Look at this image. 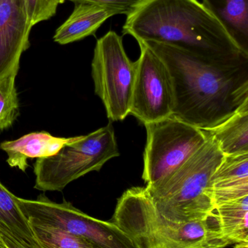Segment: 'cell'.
I'll return each mask as SVG.
<instances>
[{
	"mask_svg": "<svg viewBox=\"0 0 248 248\" xmlns=\"http://www.w3.org/2000/svg\"><path fill=\"white\" fill-rule=\"evenodd\" d=\"M147 44L167 65L174 84L173 116L199 129L214 128L248 100V58L214 62L174 46Z\"/></svg>",
	"mask_w": 248,
	"mask_h": 248,
	"instance_id": "1",
	"label": "cell"
},
{
	"mask_svg": "<svg viewBox=\"0 0 248 248\" xmlns=\"http://www.w3.org/2000/svg\"><path fill=\"white\" fill-rule=\"evenodd\" d=\"M122 33L164 44L218 62L248 59L219 21L198 0H138Z\"/></svg>",
	"mask_w": 248,
	"mask_h": 248,
	"instance_id": "2",
	"label": "cell"
},
{
	"mask_svg": "<svg viewBox=\"0 0 248 248\" xmlns=\"http://www.w3.org/2000/svg\"><path fill=\"white\" fill-rule=\"evenodd\" d=\"M135 248H225L215 214L205 220L175 222L165 218L153 204L146 187L130 188L117 201L112 218Z\"/></svg>",
	"mask_w": 248,
	"mask_h": 248,
	"instance_id": "3",
	"label": "cell"
},
{
	"mask_svg": "<svg viewBox=\"0 0 248 248\" xmlns=\"http://www.w3.org/2000/svg\"><path fill=\"white\" fill-rule=\"evenodd\" d=\"M205 131L208 140L196 153L158 183L146 186L157 211L170 221H200L215 214L211 179L224 155Z\"/></svg>",
	"mask_w": 248,
	"mask_h": 248,
	"instance_id": "4",
	"label": "cell"
},
{
	"mask_svg": "<svg viewBox=\"0 0 248 248\" xmlns=\"http://www.w3.org/2000/svg\"><path fill=\"white\" fill-rule=\"evenodd\" d=\"M119 155L111 124L87 135L77 136L53 155L36 159L34 188L61 192L76 179L99 171L106 162Z\"/></svg>",
	"mask_w": 248,
	"mask_h": 248,
	"instance_id": "5",
	"label": "cell"
},
{
	"mask_svg": "<svg viewBox=\"0 0 248 248\" xmlns=\"http://www.w3.org/2000/svg\"><path fill=\"white\" fill-rule=\"evenodd\" d=\"M91 68L95 93L107 117L112 122L123 121L131 110L135 62L128 58L122 37L116 32L109 31L98 39Z\"/></svg>",
	"mask_w": 248,
	"mask_h": 248,
	"instance_id": "6",
	"label": "cell"
},
{
	"mask_svg": "<svg viewBox=\"0 0 248 248\" xmlns=\"http://www.w3.org/2000/svg\"><path fill=\"white\" fill-rule=\"evenodd\" d=\"M142 178L152 186L180 168L208 140L206 132L173 116L145 124Z\"/></svg>",
	"mask_w": 248,
	"mask_h": 248,
	"instance_id": "7",
	"label": "cell"
},
{
	"mask_svg": "<svg viewBox=\"0 0 248 248\" xmlns=\"http://www.w3.org/2000/svg\"><path fill=\"white\" fill-rule=\"evenodd\" d=\"M15 198L30 222L64 230L85 239L98 248L131 247L129 237L115 223L90 217L65 200L58 203L45 195L36 200Z\"/></svg>",
	"mask_w": 248,
	"mask_h": 248,
	"instance_id": "8",
	"label": "cell"
},
{
	"mask_svg": "<svg viewBox=\"0 0 248 248\" xmlns=\"http://www.w3.org/2000/svg\"><path fill=\"white\" fill-rule=\"evenodd\" d=\"M135 61V77L130 114L141 123L173 116L176 98L173 77L164 61L143 42Z\"/></svg>",
	"mask_w": 248,
	"mask_h": 248,
	"instance_id": "9",
	"label": "cell"
},
{
	"mask_svg": "<svg viewBox=\"0 0 248 248\" xmlns=\"http://www.w3.org/2000/svg\"><path fill=\"white\" fill-rule=\"evenodd\" d=\"M32 29L24 0H0V80L18 72Z\"/></svg>",
	"mask_w": 248,
	"mask_h": 248,
	"instance_id": "10",
	"label": "cell"
},
{
	"mask_svg": "<svg viewBox=\"0 0 248 248\" xmlns=\"http://www.w3.org/2000/svg\"><path fill=\"white\" fill-rule=\"evenodd\" d=\"M77 137H58L47 131H38L29 133L17 140L4 141L0 144V149L7 154V163L10 167L25 172L29 167V159L53 155Z\"/></svg>",
	"mask_w": 248,
	"mask_h": 248,
	"instance_id": "11",
	"label": "cell"
},
{
	"mask_svg": "<svg viewBox=\"0 0 248 248\" xmlns=\"http://www.w3.org/2000/svg\"><path fill=\"white\" fill-rule=\"evenodd\" d=\"M214 207L248 195V153L224 156L211 179Z\"/></svg>",
	"mask_w": 248,
	"mask_h": 248,
	"instance_id": "12",
	"label": "cell"
},
{
	"mask_svg": "<svg viewBox=\"0 0 248 248\" xmlns=\"http://www.w3.org/2000/svg\"><path fill=\"white\" fill-rule=\"evenodd\" d=\"M117 11L88 3H77L68 18L55 31L54 42L61 45L81 40L96 33Z\"/></svg>",
	"mask_w": 248,
	"mask_h": 248,
	"instance_id": "13",
	"label": "cell"
},
{
	"mask_svg": "<svg viewBox=\"0 0 248 248\" xmlns=\"http://www.w3.org/2000/svg\"><path fill=\"white\" fill-rule=\"evenodd\" d=\"M202 4L248 56V0H202Z\"/></svg>",
	"mask_w": 248,
	"mask_h": 248,
	"instance_id": "14",
	"label": "cell"
},
{
	"mask_svg": "<svg viewBox=\"0 0 248 248\" xmlns=\"http://www.w3.org/2000/svg\"><path fill=\"white\" fill-rule=\"evenodd\" d=\"M224 156L248 153V100L222 123L205 129Z\"/></svg>",
	"mask_w": 248,
	"mask_h": 248,
	"instance_id": "15",
	"label": "cell"
},
{
	"mask_svg": "<svg viewBox=\"0 0 248 248\" xmlns=\"http://www.w3.org/2000/svg\"><path fill=\"white\" fill-rule=\"evenodd\" d=\"M215 213L221 232L231 244L248 243V195L217 205Z\"/></svg>",
	"mask_w": 248,
	"mask_h": 248,
	"instance_id": "16",
	"label": "cell"
},
{
	"mask_svg": "<svg viewBox=\"0 0 248 248\" xmlns=\"http://www.w3.org/2000/svg\"><path fill=\"white\" fill-rule=\"evenodd\" d=\"M15 198L16 195L0 182V222L26 240L37 241L29 220L20 211Z\"/></svg>",
	"mask_w": 248,
	"mask_h": 248,
	"instance_id": "17",
	"label": "cell"
},
{
	"mask_svg": "<svg viewBox=\"0 0 248 248\" xmlns=\"http://www.w3.org/2000/svg\"><path fill=\"white\" fill-rule=\"evenodd\" d=\"M29 223L43 248H98L85 239L60 229Z\"/></svg>",
	"mask_w": 248,
	"mask_h": 248,
	"instance_id": "18",
	"label": "cell"
},
{
	"mask_svg": "<svg viewBox=\"0 0 248 248\" xmlns=\"http://www.w3.org/2000/svg\"><path fill=\"white\" fill-rule=\"evenodd\" d=\"M17 71L0 80V131L14 123L19 115V101L16 88Z\"/></svg>",
	"mask_w": 248,
	"mask_h": 248,
	"instance_id": "19",
	"label": "cell"
},
{
	"mask_svg": "<svg viewBox=\"0 0 248 248\" xmlns=\"http://www.w3.org/2000/svg\"><path fill=\"white\" fill-rule=\"evenodd\" d=\"M65 0H24L28 18L32 27L55 16L58 5Z\"/></svg>",
	"mask_w": 248,
	"mask_h": 248,
	"instance_id": "20",
	"label": "cell"
},
{
	"mask_svg": "<svg viewBox=\"0 0 248 248\" xmlns=\"http://www.w3.org/2000/svg\"><path fill=\"white\" fill-rule=\"evenodd\" d=\"M0 242L6 248H43L39 241L32 242L12 232L0 222Z\"/></svg>",
	"mask_w": 248,
	"mask_h": 248,
	"instance_id": "21",
	"label": "cell"
},
{
	"mask_svg": "<svg viewBox=\"0 0 248 248\" xmlns=\"http://www.w3.org/2000/svg\"><path fill=\"white\" fill-rule=\"evenodd\" d=\"M66 1V0H65ZM74 4L88 3L108 7L118 12L119 15H128L138 0H68Z\"/></svg>",
	"mask_w": 248,
	"mask_h": 248,
	"instance_id": "22",
	"label": "cell"
},
{
	"mask_svg": "<svg viewBox=\"0 0 248 248\" xmlns=\"http://www.w3.org/2000/svg\"><path fill=\"white\" fill-rule=\"evenodd\" d=\"M234 248H248V243H237Z\"/></svg>",
	"mask_w": 248,
	"mask_h": 248,
	"instance_id": "23",
	"label": "cell"
},
{
	"mask_svg": "<svg viewBox=\"0 0 248 248\" xmlns=\"http://www.w3.org/2000/svg\"><path fill=\"white\" fill-rule=\"evenodd\" d=\"M0 248H6L4 247V245L2 244V243L0 242Z\"/></svg>",
	"mask_w": 248,
	"mask_h": 248,
	"instance_id": "24",
	"label": "cell"
}]
</instances>
